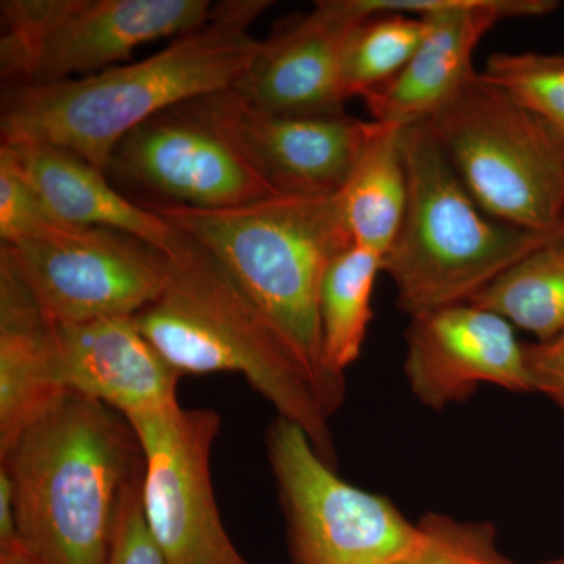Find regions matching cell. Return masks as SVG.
<instances>
[{
    "label": "cell",
    "mask_w": 564,
    "mask_h": 564,
    "mask_svg": "<svg viewBox=\"0 0 564 564\" xmlns=\"http://www.w3.org/2000/svg\"><path fill=\"white\" fill-rule=\"evenodd\" d=\"M272 6L269 0L215 3L202 28L144 61L82 79L3 87L0 144H54L106 172L111 152L141 122L236 87L261 46L252 24Z\"/></svg>",
    "instance_id": "1"
},
{
    "label": "cell",
    "mask_w": 564,
    "mask_h": 564,
    "mask_svg": "<svg viewBox=\"0 0 564 564\" xmlns=\"http://www.w3.org/2000/svg\"><path fill=\"white\" fill-rule=\"evenodd\" d=\"M0 467L13 485L18 540L36 562L106 564L143 452L124 415L65 392Z\"/></svg>",
    "instance_id": "2"
},
{
    "label": "cell",
    "mask_w": 564,
    "mask_h": 564,
    "mask_svg": "<svg viewBox=\"0 0 564 564\" xmlns=\"http://www.w3.org/2000/svg\"><path fill=\"white\" fill-rule=\"evenodd\" d=\"M210 251L269 318L334 415L347 378L323 355L321 289L350 248L339 195H278L226 209L140 204Z\"/></svg>",
    "instance_id": "3"
},
{
    "label": "cell",
    "mask_w": 564,
    "mask_h": 564,
    "mask_svg": "<svg viewBox=\"0 0 564 564\" xmlns=\"http://www.w3.org/2000/svg\"><path fill=\"white\" fill-rule=\"evenodd\" d=\"M161 295L133 317L165 361L184 375L237 373L278 417L299 425L336 466L332 413L310 375L210 251L181 232Z\"/></svg>",
    "instance_id": "4"
},
{
    "label": "cell",
    "mask_w": 564,
    "mask_h": 564,
    "mask_svg": "<svg viewBox=\"0 0 564 564\" xmlns=\"http://www.w3.org/2000/svg\"><path fill=\"white\" fill-rule=\"evenodd\" d=\"M408 203L383 258L408 317L469 303L530 252L563 236L516 228L477 203L425 121L402 129Z\"/></svg>",
    "instance_id": "5"
},
{
    "label": "cell",
    "mask_w": 564,
    "mask_h": 564,
    "mask_svg": "<svg viewBox=\"0 0 564 564\" xmlns=\"http://www.w3.org/2000/svg\"><path fill=\"white\" fill-rule=\"evenodd\" d=\"M475 203L496 220L564 228V135L473 70L425 120Z\"/></svg>",
    "instance_id": "6"
},
{
    "label": "cell",
    "mask_w": 564,
    "mask_h": 564,
    "mask_svg": "<svg viewBox=\"0 0 564 564\" xmlns=\"http://www.w3.org/2000/svg\"><path fill=\"white\" fill-rule=\"evenodd\" d=\"M209 0H2L3 87L82 79L209 20Z\"/></svg>",
    "instance_id": "7"
},
{
    "label": "cell",
    "mask_w": 564,
    "mask_h": 564,
    "mask_svg": "<svg viewBox=\"0 0 564 564\" xmlns=\"http://www.w3.org/2000/svg\"><path fill=\"white\" fill-rule=\"evenodd\" d=\"M265 451L292 564H397L410 551L415 522L388 497L343 480L299 425L276 415Z\"/></svg>",
    "instance_id": "8"
},
{
    "label": "cell",
    "mask_w": 564,
    "mask_h": 564,
    "mask_svg": "<svg viewBox=\"0 0 564 564\" xmlns=\"http://www.w3.org/2000/svg\"><path fill=\"white\" fill-rule=\"evenodd\" d=\"M0 251L54 323L135 317L161 295L169 274L165 252L98 226L57 223Z\"/></svg>",
    "instance_id": "9"
},
{
    "label": "cell",
    "mask_w": 564,
    "mask_h": 564,
    "mask_svg": "<svg viewBox=\"0 0 564 564\" xmlns=\"http://www.w3.org/2000/svg\"><path fill=\"white\" fill-rule=\"evenodd\" d=\"M126 419L143 452L141 502L163 562L254 564L232 543L215 500L210 455L220 414L176 403Z\"/></svg>",
    "instance_id": "10"
},
{
    "label": "cell",
    "mask_w": 564,
    "mask_h": 564,
    "mask_svg": "<svg viewBox=\"0 0 564 564\" xmlns=\"http://www.w3.org/2000/svg\"><path fill=\"white\" fill-rule=\"evenodd\" d=\"M106 174L144 195L139 204L226 209L278 196L198 99L141 122L111 152Z\"/></svg>",
    "instance_id": "11"
},
{
    "label": "cell",
    "mask_w": 564,
    "mask_h": 564,
    "mask_svg": "<svg viewBox=\"0 0 564 564\" xmlns=\"http://www.w3.org/2000/svg\"><path fill=\"white\" fill-rule=\"evenodd\" d=\"M366 13L422 17L425 33L406 68L364 98L370 120L406 126L425 121L473 73L474 54L500 21L545 17L554 0H359Z\"/></svg>",
    "instance_id": "12"
},
{
    "label": "cell",
    "mask_w": 564,
    "mask_h": 564,
    "mask_svg": "<svg viewBox=\"0 0 564 564\" xmlns=\"http://www.w3.org/2000/svg\"><path fill=\"white\" fill-rule=\"evenodd\" d=\"M198 101L278 195H336L343 191L372 129V120H358L348 113H269L251 106L232 88Z\"/></svg>",
    "instance_id": "13"
},
{
    "label": "cell",
    "mask_w": 564,
    "mask_h": 564,
    "mask_svg": "<svg viewBox=\"0 0 564 564\" xmlns=\"http://www.w3.org/2000/svg\"><path fill=\"white\" fill-rule=\"evenodd\" d=\"M410 321L403 372L415 400L429 410L466 402L481 384L534 393L525 344L500 315L462 303Z\"/></svg>",
    "instance_id": "14"
},
{
    "label": "cell",
    "mask_w": 564,
    "mask_h": 564,
    "mask_svg": "<svg viewBox=\"0 0 564 564\" xmlns=\"http://www.w3.org/2000/svg\"><path fill=\"white\" fill-rule=\"evenodd\" d=\"M358 0H322L261 40L232 88L251 106L289 117L344 115L343 62L348 36L366 17Z\"/></svg>",
    "instance_id": "15"
},
{
    "label": "cell",
    "mask_w": 564,
    "mask_h": 564,
    "mask_svg": "<svg viewBox=\"0 0 564 564\" xmlns=\"http://www.w3.org/2000/svg\"><path fill=\"white\" fill-rule=\"evenodd\" d=\"M181 377L133 317L55 323V380L62 391L131 417L176 404Z\"/></svg>",
    "instance_id": "16"
},
{
    "label": "cell",
    "mask_w": 564,
    "mask_h": 564,
    "mask_svg": "<svg viewBox=\"0 0 564 564\" xmlns=\"http://www.w3.org/2000/svg\"><path fill=\"white\" fill-rule=\"evenodd\" d=\"M0 147L11 152L25 180L58 220L131 234L166 256L180 243V229L150 207L121 195L106 172L76 152L40 143Z\"/></svg>",
    "instance_id": "17"
},
{
    "label": "cell",
    "mask_w": 564,
    "mask_h": 564,
    "mask_svg": "<svg viewBox=\"0 0 564 564\" xmlns=\"http://www.w3.org/2000/svg\"><path fill=\"white\" fill-rule=\"evenodd\" d=\"M63 393L55 380V323L0 251V455Z\"/></svg>",
    "instance_id": "18"
},
{
    "label": "cell",
    "mask_w": 564,
    "mask_h": 564,
    "mask_svg": "<svg viewBox=\"0 0 564 564\" xmlns=\"http://www.w3.org/2000/svg\"><path fill=\"white\" fill-rule=\"evenodd\" d=\"M400 126L372 121L350 176L339 195L352 243L386 256L408 203V176Z\"/></svg>",
    "instance_id": "19"
},
{
    "label": "cell",
    "mask_w": 564,
    "mask_h": 564,
    "mask_svg": "<svg viewBox=\"0 0 564 564\" xmlns=\"http://www.w3.org/2000/svg\"><path fill=\"white\" fill-rule=\"evenodd\" d=\"M383 256L351 245L326 269L321 289L323 355L329 369L345 375L359 358L373 321V292Z\"/></svg>",
    "instance_id": "20"
},
{
    "label": "cell",
    "mask_w": 564,
    "mask_h": 564,
    "mask_svg": "<svg viewBox=\"0 0 564 564\" xmlns=\"http://www.w3.org/2000/svg\"><path fill=\"white\" fill-rule=\"evenodd\" d=\"M469 303L547 343L564 334V234L500 274Z\"/></svg>",
    "instance_id": "21"
},
{
    "label": "cell",
    "mask_w": 564,
    "mask_h": 564,
    "mask_svg": "<svg viewBox=\"0 0 564 564\" xmlns=\"http://www.w3.org/2000/svg\"><path fill=\"white\" fill-rule=\"evenodd\" d=\"M425 33L422 17L404 13L366 14L345 46V98H367L391 84L417 51Z\"/></svg>",
    "instance_id": "22"
},
{
    "label": "cell",
    "mask_w": 564,
    "mask_h": 564,
    "mask_svg": "<svg viewBox=\"0 0 564 564\" xmlns=\"http://www.w3.org/2000/svg\"><path fill=\"white\" fill-rule=\"evenodd\" d=\"M481 73L564 135V55L497 52Z\"/></svg>",
    "instance_id": "23"
},
{
    "label": "cell",
    "mask_w": 564,
    "mask_h": 564,
    "mask_svg": "<svg viewBox=\"0 0 564 564\" xmlns=\"http://www.w3.org/2000/svg\"><path fill=\"white\" fill-rule=\"evenodd\" d=\"M397 564H516L500 551L491 522L426 513L415 522L410 551Z\"/></svg>",
    "instance_id": "24"
},
{
    "label": "cell",
    "mask_w": 564,
    "mask_h": 564,
    "mask_svg": "<svg viewBox=\"0 0 564 564\" xmlns=\"http://www.w3.org/2000/svg\"><path fill=\"white\" fill-rule=\"evenodd\" d=\"M58 220L25 180L13 155L0 147V240L2 245L40 236Z\"/></svg>",
    "instance_id": "25"
},
{
    "label": "cell",
    "mask_w": 564,
    "mask_h": 564,
    "mask_svg": "<svg viewBox=\"0 0 564 564\" xmlns=\"http://www.w3.org/2000/svg\"><path fill=\"white\" fill-rule=\"evenodd\" d=\"M141 489L143 470L126 494L106 564H165L144 519Z\"/></svg>",
    "instance_id": "26"
},
{
    "label": "cell",
    "mask_w": 564,
    "mask_h": 564,
    "mask_svg": "<svg viewBox=\"0 0 564 564\" xmlns=\"http://www.w3.org/2000/svg\"><path fill=\"white\" fill-rule=\"evenodd\" d=\"M525 358L533 392L543 393L564 413V334L547 343L527 344Z\"/></svg>",
    "instance_id": "27"
},
{
    "label": "cell",
    "mask_w": 564,
    "mask_h": 564,
    "mask_svg": "<svg viewBox=\"0 0 564 564\" xmlns=\"http://www.w3.org/2000/svg\"><path fill=\"white\" fill-rule=\"evenodd\" d=\"M17 513H14L13 485L9 474L0 467V547L17 543Z\"/></svg>",
    "instance_id": "28"
},
{
    "label": "cell",
    "mask_w": 564,
    "mask_h": 564,
    "mask_svg": "<svg viewBox=\"0 0 564 564\" xmlns=\"http://www.w3.org/2000/svg\"><path fill=\"white\" fill-rule=\"evenodd\" d=\"M0 564H40L24 547L20 541L0 547Z\"/></svg>",
    "instance_id": "29"
},
{
    "label": "cell",
    "mask_w": 564,
    "mask_h": 564,
    "mask_svg": "<svg viewBox=\"0 0 564 564\" xmlns=\"http://www.w3.org/2000/svg\"><path fill=\"white\" fill-rule=\"evenodd\" d=\"M540 564H564V556L563 558L547 560V562H543Z\"/></svg>",
    "instance_id": "30"
}]
</instances>
